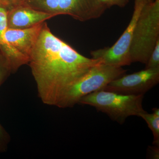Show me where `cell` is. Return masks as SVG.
Instances as JSON below:
<instances>
[{
    "mask_svg": "<svg viewBox=\"0 0 159 159\" xmlns=\"http://www.w3.org/2000/svg\"><path fill=\"white\" fill-rule=\"evenodd\" d=\"M101 62L80 54L44 22L29 63L42 102L57 107L71 87Z\"/></svg>",
    "mask_w": 159,
    "mask_h": 159,
    "instance_id": "6da1fadb",
    "label": "cell"
},
{
    "mask_svg": "<svg viewBox=\"0 0 159 159\" xmlns=\"http://www.w3.org/2000/svg\"><path fill=\"white\" fill-rule=\"evenodd\" d=\"M143 98L144 94L126 95L101 90L83 97L78 103L93 107L122 124L129 117H140L146 112L142 106Z\"/></svg>",
    "mask_w": 159,
    "mask_h": 159,
    "instance_id": "7a4b0ae2",
    "label": "cell"
},
{
    "mask_svg": "<svg viewBox=\"0 0 159 159\" xmlns=\"http://www.w3.org/2000/svg\"><path fill=\"white\" fill-rule=\"evenodd\" d=\"M159 39V0L148 2L135 26L129 55L132 62L146 64Z\"/></svg>",
    "mask_w": 159,
    "mask_h": 159,
    "instance_id": "3957f363",
    "label": "cell"
},
{
    "mask_svg": "<svg viewBox=\"0 0 159 159\" xmlns=\"http://www.w3.org/2000/svg\"><path fill=\"white\" fill-rule=\"evenodd\" d=\"M126 72V70L121 67L102 62L98 64L71 87L57 107H73L83 97L103 89L111 81L125 75Z\"/></svg>",
    "mask_w": 159,
    "mask_h": 159,
    "instance_id": "277c9868",
    "label": "cell"
},
{
    "mask_svg": "<svg viewBox=\"0 0 159 159\" xmlns=\"http://www.w3.org/2000/svg\"><path fill=\"white\" fill-rule=\"evenodd\" d=\"M148 0H135L133 13L127 28L116 42L107 47L91 52L92 58L99 59L103 63L115 66L130 65L132 63L129 49L135 26L142 8Z\"/></svg>",
    "mask_w": 159,
    "mask_h": 159,
    "instance_id": "5b68a950",
    "label": "cell"
},
{
    "mask_svg": "<svg viewBox=\"0 0 159 159\" xmlns=\"http://www.w3.org/2000/svg\"><path fill=\"white\" fill-rule=\"evenodd\" d=\"M159 82V68L145 69L114 80L102 90L126 95L144 94Z\"/></svg>",
    "mask_w": 159,
    "mask_h": 159,
    "instance_id": "8992f818",
    "label": "cell"
},
{
    "mask_svg": "<svg viewBox=\"0 0 159 159\" xmlns=\"http://www.w3.org/2000/svg\"><path fill=\"white\" fill-rule=\"evenodd\" d=\"M107 9L99 0H59L58 15L84 22L100 17Z\"/></svg>",
    "mask_w": 159,
    "mask_h": 159,
    "instance_id": "52a82bcc",
    "label": "cell"
},
{
    "mask_svg": "<svg viewBox=\"0 0 159 159\" xmlns=\"http://www.w3.org/2000/svg\"><path fill=\"white\" fill-rule=\"evenodd\" d=\"M44 23L27 29L8 28L3 35L0 36V45H9L29 58Z\"/></svg>",
    "mask_w": 159,
    "mask_h": 159,
    "instance_id": "ba28073f",
    "label": "cell"
},
{
    "mask_svg": "<svg viewBox=\"0 0 159 159\" xmlns=\"http://www.w3.org/2000/svg\"><path fill=\"white\" fill-rule=\"evenodd\" d=\"M53 17L52 15L33 9L24 2L8 10V28L27 29Z\"/></svg>",
    "mask_w": 159,
    "mask_h": 159,
    "instance_id": "9c48e42d",
    "label": "cell"
},
{
    "mask_svg": "<svg viewBox=\"0 0 159 159\" xmlns=\"http://www.w3.org/2000/svg\"><path fill=\"white\" fill-rule=\"evenodd\" d=\"M25 2L38 11L58 16L59 0H25Z\"/></svg>",
    "mask_w": 159,
    "mask_h": 159,
    "instance_id": "30bf717a",
    "label": "cell"
},
{
    "mask_svg": "<svg viewBox=\"0 0 159 159\" xmlns=\"http://www.w3.org/2000/svg\"><path fill=\"white\" fill-rule=\"evenodd\" d=\"M140 117L145 120L152 132L153 145L159 146V109L154 108L152 113L149 114L146 111L141 114Z\"/></svg>",
    "mask_w": 159,
    "mask_h": 159,
    "instance_id": "8fae6325",
    "label": "cell"
},
{
    "mask_svg": "<svg viewBox=\"0 0 159 159\" xmlns=\"http://www.w3.org/2000/svg\"><path fill=\"white\" fill-rule=\"evenodd\" d=\"M145 65V69L159 68V39Z\"/></svg>",
    "mask_w": 159,
    "mask_h": 159,
    "instance_id": "7c38bea8",
    "label": "cell"
},
{
    "mask_svg": "<svg viewBox=\"0 0 159 159\" xmlns=\"http://www.w3.org/2000/svg\"><path fill=\"white\" fill-rule=\"evenodd\" d=\"M10 141L9 134L0 124V153L7 151Z\"/></svg>",
    "mask_w": 159,
    "mask_h": 159,
    "instance_id": "4fadbf2b",
    "label": "cell"
},
{
    "mask_svg": "<svg viewBox=\"0 0 159 159\" xmlns=\"http://www.w3.org/2000/svg\"><path fill=\"white\" fill-rule=\"evenodd\" d=\"M8 9L0 6V36H2L8 29Z\"/></svg>",
    "mask_w": 159,
    "mask_h": 159,
    "instance_id": "5bb4252c",
    "label": "cell"
},
{
    "mask_svg": "<svg viewBox=\"0 0 159 159\" xmlns=\"http://www.w3.org/2000/svg\"><path fill=\"white\" fill-rule=\"evenodd\" d=\"M99 1L107 9L113 6H117L123 8L129 2V0H99Z\"/></svg>",
    "mask_w": 159,
    "mask_h": 159,
    "instance_id": "9a60e30c",
    "label": "cell"
},
{
    "mask_svg": "<svg viewBox=\"0 0 159 159\" xmlns=\"http://www.w3.org/2000/svg\"><path fill=\"white\" fill-rule=\"evenodd\" d=\"M25 0H0V6L6 7L7 9H11L25 2Z\"/></svg>",
    "mask_w": 159,
    "mask_h": 159,
    "instance_id": "2e32d148",
    "label": "cell"
},
{
    "mask_svg": "<svg viewBox=\"0 0 159 159\" xmlns=\"http://www.w3.org/2000/svg\"><path fill=\"white\" fill-rule=\"evenodd\" d=\"M10 74V72L5 65L2 60L0 58V86L4 82L8 74Z\"/></svg>",
    "mask_w": 159,
    "mask_h": 159,
    "instance_id": "e0dca14e",
    "label": "cell"
},
{
    "mask_svg": "<svg viewBox=\"0 0 159 159\" xmlns=\"http://www.w3.org/2000/svg\"><path fill=\"white\" fill-rule=\"evenodd\" d=\"M148 1H149V2H152V1H154V0H148Z\"/></svg>",
    "mask_w": 159,
    "mask_h": 159,
    "instance_id": "ac0fdd59",
    "label": "cell"
}]
</instances>
